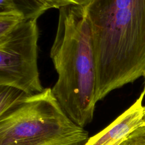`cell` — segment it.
Returning <instances> with one entry per match:
<instances>
[{
    "label": "cell",
    "mask_w": 145,
    "mask_h": 145,
    "mask_svg": "<svg viewBox=\"0 0 145 145\" xmlns=\"http://www.w3.org/2000/svg\"><path fill=\"white\" fill-rule=\"evenodd\" d=\"M96 63V103L145 69V0H93L85 6Z\"/></svg>",
    "instance_id": "6da1fadb"
},
{
    "label": "cell",
    "mask_w": 145,
    "mask_h": 145,
    "mask_svg": "<svg viewBox=\"0 0 145 145\" xmlns=\"http://www.w3.org/2000/svg\"><path fill=\"white\" fill-rule=\"evenodd\" d=\"M50 57L58 74L52 92L68 116L84 127L92 121L96 104V63L84 6L59 9Z\"/></svg>",
    "instance_id": "7a4b0ae2"
},
{
    "label": "cell",
    "mask_w": 145,
    "mask_h": 145,
    "mask_svg": "<svg viewBox=\"0 0 145 145\" xmlns=\"http://www.w3.org/2000/svg\"><path fill=\"white\" fill-rule=\"evenodd\" d=\"M88 133L46 88L0 117V145H83Z\"/></svg>",
    "instance_id": "3957f363"
},
{
    "label": "cell",
    "mask_w": 145,
    "mask_h": 145,
    "mask_svg": "<svg viewBox=\"0 0 145 145\" xmlns=\"http://www.w3.org/2000/svg\"><path fill=\"white\" fill-rule=\"evenodd\" d=\"M37 19L24 20L0 37V85L31 95L42 92L38 69Z\"/></svg>",
    "instance_id": "277c9868"
},
{
    "label": "cell",
    "mask_w": 145,
    "mask_h": 145,
    "mask_svg": "<svg viewBox=\"0 0 145 145\" xmlns=\"http://www.w3.org/2000/svg\"><path fill=\"white\" fill-rule=\"evenodd\" d=\"M144 94L106 127L90 137L83 145H120L135 130L144 125V106L142 102Z\"/></svg>",
    "instance_id": "5b68a950"
},
{
    "label": "cell",
    "mask_w": 145,
    "mask_h": 145,
    "mask_svg": "<svg viewBox=\"0 0 145 145\" xmlns=\"http://www.w3.org/2000/svg\"><path fill=\"white\" fill-rule=\"evenodd\" d=\"M48 9L44 0H0V13L16 12L24 20L37 19Z\"/></svg>",
    "instance_id": "8992f818"
},
{
    "label": "cell",
    "mask_w": 145,
    "mask_h": 145,
    "mask_svg": "<svg viewBox=\"0 0 145 145\" xmlns=\"http://www.w3.org/2000/svg\"><path fill=\"white\" fill-rule=\"evenodd\" d=\"M27 95L15 87L0 85V117L19 105Z\"/></svg>",
    "instance_id": "52a82bcc"
},
{
    "label": "cell",
    "mask_w": 145,
    "mask_h": 145,
    "mask_svg": "<svg viewBox=\"0 0 145 145\" xmlns=\"http://www.w3.org/2000/svg\"><path fill=\"white\" fill-rule=\"evenodd\" d=\"M24 19L23 16L16 12L0 13V37L11 32Z\"/></svg>",
    "instance_id": "ba28073f"
},
{
    "label": "cell",
    "mask_w": 145,
    "mask_h": 145,
    "mask_svg": "<svg viewBox=\"0 0 145 145\" xmlns=\"http://www.w3.org/2000/svg\"><path fill=\"white\" fill-rule=\"evenodd\" d=\"M120 145H145V125L135 130Z\"/></svg>",
    "instance_id": "9c48e42d"
},
{
    "label": "cell",
    "mask_w": 145,
    "mask_h": 145,
    "mask_svg": "<svg viewBox=\"0 0 145 145\" xmlns=\"http://www.w3.org/2000/svg\"><path fill=\"white\" fill-rule=\"evenodd\" d=\"M49 7V8H55L60 9L62 7L76 5L87 6L93 0H44Z\"/></svg>",
    "instance_id": "30bf717a"
},
{
    "label": "cell",
    "mask_w": 145,
    "mask_h": 145,
    "mask_svg": "<svg viewBox=\"0 0 145 145\" xmlns=\"http://www.w3.org/2000/svg\"><path fill=\"white\" fill-rule=\"evenodd\" d=\"M142 76L144 78V89H143V91H142V92L145 95V69H144V71L143 72Z\"/></svg>",
    "instance_id": "8fae6325"
},
{
    "label": "cell",
    "mask_w": 145,
    "mask_h": 145,
    "mask_svg": "<svg viewBox=\"0 0 145 145\" xmlns=\"http://www.w3.org/2000/svg\"><path fill=\"white\" fill-rule=\"evenodd\" d=\"M143 120L145 123V105H144V117H143Z\"/></svg>",
    "instance_id": "7c38bea8"
},
{
    "label": "cell",
    "mask_w": 145,
    "mask_h": 145,
    "mask_svg": "<svg viewBox=\"0 0 145 145\" xmlns=\"http://www.w3.org/2000/svg\"></svg>",
    "instance_id": "4fadbf2b"
}]
</instances>
